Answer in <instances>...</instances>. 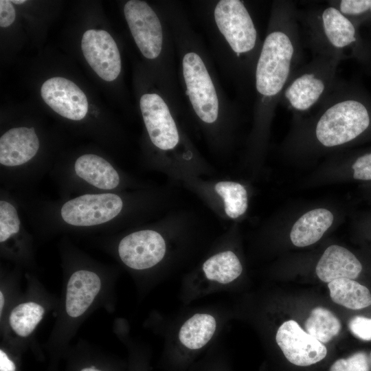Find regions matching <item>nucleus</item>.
Returning a JSON list of instances; mask_svg holds the SVG:
<instances>
[{
    "label": "nucleus",
    "mask_w": 371,
    "mask_h": 371,
    "mask_svg": "<svg viewBox=\"0 0 371 371\" xmlns=\"http://www.w3.org/2000/svg\"><path fill=\"white\" fill-rule=\"evenodd\" d=\"M312 118L314 137L324 148L356 140L371 126V95L359 84L338 79Z\"/></svg>",
    "instance_id": "1"
},
{
    "label": "nucleus",
    "mask_w": 371,
    "mask_h": 371,
    "mask_svg": "<svg viewBox=\"0 0 371 371\" xmlns=\"http://www.w3.org/2000/svg\"><path fill=\"white\" fill-rule=\"evenodd\" d=\"M304 43L315 56L355 58L368 68L371 43L361 28L337 8L328 4L297 10Z\"/></svg>",
    "instance_id": "2"
},
{
    "label": "nucleus",
    "mask_w": 371,
    "mask_h": 371,
    "mask_svg": "<svg viewBox=\"0 0 371 371\" xmlns=\"http://www.w3.org/2000/svg\"><path fill=\"white\" fill-rule=\"evenodd\" d=\"M213 16L229 49L239 80L245 82L254 81L262 41L246 4L240 0H220L214 6Z\"/></svg>",
    "instance_id": "3"
},
{
    "label": "nucleus",
    "mask_w": 371,
    "mask_h": 371,
    "mask_svg": "<svg viewBox=\"0 0 371 371\" xmlns=\"http://www.w3.org/2000/svg\"><path fill=\"white\" fill-rule=\"evenodd\" d=\"M49 174L58 187L59 198L117 192L124 182L112 161L92 152L56 160Z\"/></svg>",
    "instance_id": "4"
},
{
    "label": "nucleus",
    "mask_w": 371,
    "mask_h": 371,
    "mask_svg": "<svg viewBox=\"0 0 371 371\" xmlns=\"http://www.w3.org/2000/svg\"><path fill=\"white\" fill-rule=\"evenodd\" d=\"M341 61L339 58L315 56L300 66L287 82L280 103L295 114L317 108L335 87Z\"/></svg>",
    "instance_id": "5"
},
{
    "label": "nucleus",
    "mask_w": 371,
    "mask_h": 371,
    "mask_svg": "<svg viewBox=\"0 0 371 371\" xmlns=\"http://www.w3.org/2000/svg\"><path fill=\"white\" fill-rule=\"evenodd\" d=\"M182 76L186 93L197 117L211 124L218 117L220 99L205 60L197 51L185 52L181 60Z\"/></svg>",
    "instance_id": "6"
},
{
    "label": "nucleus",
    "mask_w": 371,
    "mask_h": 371,
    "mask_svg": "<svg viewBox=\"0 0 371 371\" xmlns=\"http://www.w3.org/2000/svg\"><path fill=\"white\" fill-rule=\"evenodd\" d=\"M13 192L0 188V245L5 256L19 262L32 259V238Z\"/></svg>",
    "instance_id": "7"
},
{
    "label": "nucleus",
    "mask_w": 371,
    "mask_h": 371,
    "mask_svg": "<svg viewBox=\"0 0 371 371\" xmlns=\"http://www.w3.org/2000/svg\"><path fill=\"white\" fill-rule=\"evenodd\" d=\"M166 245L162 236L151 229H142L124 235L117 242L116 252L127 267L146 270L154 267L164 258Z\"/></svg>",
    "instance_id": "8"
},
{
    "label": "nucleus",
    "mask_w": 371,
    "mask_h": 371,
    "mask_svg": "<svg viewBox=\"0 0 371 371\" xmlns=\"http://www.w3.org/2000/svg\"><path fill=\"white\" fill-rule=\"evenodd\" d=\"M125 19L134 41L142 55L155 59L161 53L164 33L161 21L145 1L130 0L124 7Z\"/></svg>",
    "instance_id": "9"
},
{
    "label": "nucleus",
    "mask_w": 371,
    "mask_h": 371,
    "mask_svg": "<svg viewBox=\"0 0 371 371\" xmlns=\"http://www.w3.org/2000/svg\"><path fill=\"white\" fill-rule=\"evenodd\" d=\"M140 110L152 144L162 150L173 149L178 144L179 135L169 106L156 93L141 96Z\"/></svg>",
    "instance_id": "10"
},
{
    "label": "nucleus",
    "mask_w": 371,
    "mask_h": 371,
    "mask_svg": "<svg viewBox=\"0 0 371 371\" xmlns=\"http://www.w3.org/2000/svg\"><path fill=\"white\" fill-rule=\"evenodd\" d=\"M276 341L286 359L298 366H308L325 358L326 346L304 331L294 320L284 322L278 329Z\"/></svg>",
    "instance_id": "11"
},
{
    "label": "nucleus",
    "mask_w": 371,
    "mask_h": 371,
    "mask_svg": "<svg viewBox=\"0 0 371 371\" xmlns=\"http://www.w3.org/2000/svg\"><path fill=\"white\" fill-rule=\"evenodd\" d=\"M81 48L87 62L102 80L110 82L117 78L122 67L120 54L107 32L87 30L82 38Z\"/></svg>",
    "instance_id": "12"
},
{
    "label": "nucleus",
    "mask_w": 371,
    "mask_h": 371,
    "mask_svg": "<svg viewBox=\"0 0 371 371\" xmlns=\"http://www.w3.org/2000/svg\"><path fill=\"white\" fill-rule=\"evenodd\" d=\"M41 94L44 102L60 116L78 122L85 118L88 101L84 92L72 81L62 77L47 80Z\"/></svg>",
    "instance_id": "13"
},
{
    "label": "nucleus",
    "mask_w": 371,
    "mask_h": 371,
    "mask_svg": "<svg viewBox=\"0 0 371 371\" xmlns=\"http://www.w3.org/2000/svg\"><path fill=\"white\" fill-rule=\"evenodd\" d=\"M101 286V278L93 268L82 267L74 270L66 290L67 315L76 318L84 314L100 293Z\"/></svg>",
    "instance_id": "14"
},
{
    "label": "nucleus",
    "mask_w": 371,
    "mask_h": 371,
    "mask_svg": "<svg viewBox=\"0 0 371 371\" xmlns=\"http://www.w3.org/2000/svg\"><path fill=\"white\" fill-rule=\"evenodd\" d=\"M362 265L357 257L347 249L337 245L327 247L316 266V273L324 282L340 278L355 279Z\"/></svg>",
    "instance_id": "15"
},
{
    "label": "nucleus",
    "mask_w": 371,
    "mask_h": 371,
    "mask_svg": "<svg viewBox=\"0 0 371 371\" xmlns=\"http://www.w3.org/2000/svg\"><path fill=\"white\" fill-rule=\"evenodd\" d=\"M333 215L328 210L317 208L302 215L293 225L291 240L296 247H306L314 244L331 226Z\"/></svg>",
    "instance_id": "16"
},
{
    "label": "nucleus",
    "mask_w": 371,
    "mask_h": 371,
    "mask_svg": "<svg viewBox=\"0 0 371 371\" xmlns=\"http://www.w3.org/2000/svg\"><path fill=\"white\" fill-rule=\"evenodd\" d=\"M217 327L215 317L208 313H195L181 326L178 337L182 348L190 354L200 350L212 339Z\"/></svg>",
    "instance_id": "17"
},
{
    "label": "nucleus",
    "mask_w": 371,
    "mask_h": 371,
    "mask_svg": "<svg viewBox=\"0 0 371 371\" xmlns=\"http://www.w3.org/2000/svg\"><path fill=\"white\" fill-rule=\"evenodd\" d=\"M328 287L332 300L346 308L359 310L371 305L369 289L355 280L337 279L329 282Z\"/></svg>",
    "instance_id": "18"
},
{
    "label": "nucleus",
    "mask_w": 371,
    "mask_h": 371,
    "mask_svg": "<svg viewBox=\"0 0 371 371\" xmlns=\"http://www.w3.org/2000/svg\"><path fill=\"white\" fill-rule=\"evenodd\" d=\"M203 271L209 280L225 284L240 276L243 267L234 252L225 251L208 258L203 265Z\"/></svg>",
    "instance_id": "19"
},
{
    "label": "nucleus",
    "mask_w": 371,
    "mask_h": 371,
    "mask_svg": "<svg viewBox=\"0 0 371 371\" xmlns=\"http://www.w3.org/2000/svg\"><path fill=\"white\" fill-rule=\"evenodd\" d=\"M44 313L43 306L37 302L21 303L11 311L9 325L18 336L28 337L41 321Z\"/></svg>",
    "instance_id": "20"
},
{
    "label": "nucleus",
    "mask_w": 371,
    "mask_h": 371,
    "mask_svg": "<svg viewBox=\"0 0 371 371\" xmlns=\"http://www.w3.org/2000/svg\"><path fill=\"white\" fill-rule=\"evenodd\" d=\"M304 326L306 332L322 344L330 341L341 330L339 319L329 310L319 306L312 310Z\"/></svg>",
    "instance_id": "21"
},
{
    "label": "nucleus",
    "mask_w": 371,
    "mask_h": 371,
    "mask_svg": "<svg viewBox=\"0 0 371 371\" xmlns=\"http://www.w3.org/2000/svg\"><path fill=\"white\" fill-rule=\"evenodd\" d=\"M216 192L223 199L228 216L236 218L247 208V193L243 186L232 181H221L215 185Z\"/></svg>",
    "instance_id": "22"
},
{
    "label": "nucleus",
    "mask_w": 371,
    "mask_h": 371,
    "mask_svg": "<svg viewBox=\"0 0 371 371\" xmlns=\"http://www.w3.org/2000/svg\"><path fill=\"white\" fill-rule=\"evenodd\" d=\"M328 3L337 8L360 28L369 29L368 40L371 43V0H333Z\"/></svg>",
    "instance_id": "23"
},
{
    "label": "nucleus",
    "mask_w": 371,
    "mask_h": 371,
    "mask_svg": "<svg viewBox=\"0 0 371 371\" xmlns=\"http://www.w3.org/2000/svg\"><path fill=\"white\" fill-rule=\"evenodd\" d=\"M329 371H370L369 360L365 352H357L335 361Z\"/></svg>",
    "instance_id": "24"
},
{
    "label": "nucleus",
    "mask_w": 371,
    "mask_h": 371,
    "mask_svg": "<svg viewBox=\"0 0 371 371\" xmlns=\"http://www.w3.org/2000/svg\"><path fill=\"white\" fill-rule=\"evenodd\" d=\"M348 328L356 337L363 341H371V318L355 316L349 321Z\"/></svg>",
    "instance_id": "25"
},
{
    "label": "nucleus",
    "mask_w": 371,
    "mask_h": 371,
    "mask_svg": "<svg viewBox=\"0 0 371 371\" xmlns=\"http://www.w3.org/2000/svg\"><path fill=\"white\" fill-rule=\"evenodd\" d=\"M353 177L359 180H371V152L359 157L352 166Z\"/></svg>",
    "instance_id": "26"
},
{
    "label": "nucleus",
    "mask_w": 371,
    "mask_h": 371,
    "mask_svg": "<svg viewBox=\"0 0 371 371\" xmlns=\"http://www.w3.org/2000/svg\"><path fill=\"white\" fill-rule=\"evenodd\" d=\"M15 19V10L10 1H0V26H10Z\"/></svg>",
    "instance_id": "27"
},
{
    "label": "nucleus",
    "mask_w": 371,
    "mask_h": 371,
    "mask_svg": "<svg viewBox=\"0 0 371 371\" xmlns=\"http://www.w3.org/2000/svg\"><path fill=\"white\" fill-rule=\"evenodd\" d=\"M84 363L72 366V371H116L115 366L95 363V361H83Z\"/></svg>",
    "instance_id": "28"
},
{
    "label": "nucleus",
    "mask_w": 371,
    "mask_h": 371,
    "mask_svg": "<svg viewBox=\"0 0 371 371\" xmlns=\"http://www.w3.org/2000/svg\"><path fill=\"white\" fill-rule=\"evenodd\" d=\"M131 366V371H147L146 361L144 360H133Z\"/></svg>",
    "instance_id": "29"
},
{
    "label": "nucleus",
    "mask_w": 371,
    "mask_h": 371,
    "mask_svg": "<svg viewBox=\"0 0 371 371\" xmlns=\"http://www.w3.org/2000/svg\"><path fill=\"white\" fill-rule=\"evenodd\" d=\"M4 302H5L4 295H3V292L1 291H0V312H1V315L2 314V311H3V306H4Z\"/></svg>",
    "instance_id": "30"
},
{
    "label": "nucleus",
    "mask_w": 371,
    "mask_h": 371,
    "mask_svg": "<svg viewBox=\"0 0 371 371\" xmlns=\"http://www.w3.org/2000/svg\"><path fill=\"white\" fill-rule=\"evenodd\" d=\"M10 1L16 4H22V3H24L26 1L25 0H12Z\"/></svg>",
    "instance_id": "31"
},
{
    "label": "nucleus",
    "mask_w": 371,
    "mask_h": 371,
    "mask_svg": "<svg viewBox=\"0 0 371 371\" xmlns=\"http://www.w3.org/2000/svg\"><path fill=\"white\" fill-rule=\"evenodd\" d=\"M211 371H223V370H221V369H218V368H217L216 369L211 370Z\"/></svg>",
    "instance_id": "32"
},
{
    "label": "nucleus",
    "mask_w": 371,
    "mask_h": 371,
    "mask_svg": "<svg viewBox=\"0 0 371 371\" xmlns=\"http://www.w3.org/2000/svg\"><path fill=\"white\" fill-rule=\"evenodd\" d=\"M368 69L371 72V63H370L369 67L368 68Z\"/></svg>",
    "instance_id": "33"
},
{
    "label": "nucleus",
    "mask_w": 371,
    "mask_h": 371,
    "mask_svg": "<svg viewBox=\"0 0 371 371\" xmlns=\"http://www.w3.org/2000/svg\"><path fill=\"white\" fill-rule=\"evenodd\" d=\"M14 371H20L19 366H18V368Z\"/></svg>",
    "instance_id": "34"
}]
</instances>
